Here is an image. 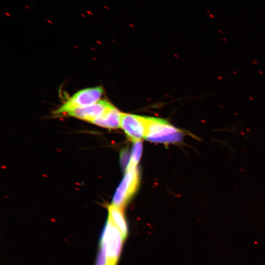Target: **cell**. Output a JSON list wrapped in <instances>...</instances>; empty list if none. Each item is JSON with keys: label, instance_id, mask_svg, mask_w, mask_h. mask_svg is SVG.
<instances>
[{"label": "cell", "instance_id": "6da1fadb", "mask_svg": "<svg viewBox=\"0 0 265 265\" xmlns=\"http://www.w3.org/2000/svg\"><path fill=\"white\" fill-rule=\"evenodd\" d=\"M124 241L120 230L108 217L101 236L95 265H117Z\"/></svg>", "mask_w": 265, "mask_h": 265}, {"label": "cell", "instance_id": "7a4b0ae2", "mask_svg": "<svg viewBox=\"0 0 265 265\" xmlns=\"http://www.w3.org/2000/svg\"><path fill=\"white\" fill-rule=\"evenodd\" d=\"M147 130L145 138L148 141L162 143H173L181 141L183 133L167 121L146 116Z\"/></svg>", "mask_w": 265, "mask_h": 265}, {"label": "cell", "instance_id": "3957f363", "mask_svg": "<svg viewBox=\"0 0 265 265\" xmlns=\"http://www.w3.org/2000/svg\"><path fill=\"white\" fill-rule=\"evenodd\" d=\"M139 183L137 166L128 164L125 176L114 193L112 205L123 209L137 190Z\"/></svg>", "mask_w": 265, "mask_h": 265}, {"label": "cell", "instance_id": "277c9868", "mask_svg": "<svg viewBox=\"0 0 265 265\" xmlns=\"http://www.w3.org/2000/svg\"><path fill=\"white\" fill-rule=\"evenodd\" d=\"M103 92L101 86L81 89L69 98L53 112V114L55 115H65L73 109L93 105L100 100Z\"/></svg>", "mask_w": 265, "mask_h": 265}, {"label": "cell", "instance_id": "5b68a950", "mask_svg": "<svg viewBox=\"0 0 265 265\" xmlns=\"http://www.w3.org/2000/svg\"><path fill=\"white\" fill-rule=\"evenodd\" d=\"M120 127L130 139L140 141L146 134V116L122 113Z\"/></svg>", "mask_w": 265, "mask_h": 265}, {"label": "cell", "instance_id": "8992f818", "mask_svg": "<svg viewBox=\"0 0 265 265\" xmlns=\"http://www.w3.org/2000/svg\"><path fill=\"white\" fill-rule=\"evenodd\" d=\"M112 105L106 100H100L97 103L68 112L65 115L91 123L101 116Z\"/></svg>", "mask_w": 265, "mask_h": 265}, {"label": "cell", "instance_id": "52a82bcc", "mask_svg": "<svg viewBox=\"0 0 265 265\" xmlns=\"http://www.w3.org/2000/svg\"><path fill=\"white\" fill-rule=\"evenodd\" d=\"M122 112L113 105L101 116L93 120L91 123L109 129L120 127Z\"/></svg>", "mask_w": 265, "mask_h": 265}, {"label": "cell", "instance_id": "ba28073f", "mask_svg": "<svg viewBox=\"0 0 265 265\" xmlns=\"http://www.w3.org/2000/svg\"><path fill=\"white\" fill-rule=\"evenodd\" d=\"M108 217L120 230L125 240L128 234V228L123 209L111 204L108 207Z\"/></svg>", "mask_w": 265, "mask_h": 265}, {"label": "cell", "instance_id": "9c48e42d", "mask_svg": "<svg viewBox=\"0 0 265 265\" xmlns=\"http://www.w3.org/2000/svg\"><path fill=\"white\" fill-rule=\"evenodd\" d=\"M142 149V143L140 141L134 142L130 161L128 164L137 166L141 156Z\"/></svg>", "mask_w": 265, "mask_h": 265}, {"label": "cell", "instance_id": "30bf717a", "mask_svg": "<svg viewBox=\"0 0 265 265\" xmlns=\"http://www.w3.org/2000/svg\"><path fill=\"white\" fill-rule=\"evenodd\" d=\"M86 12L89 14L93 15V13L91 11L87 10V11H86Z\"/></svg>", "mask_w": 265, "mask_h": 265}, {"label": "cell", "instance_id": "8fae6325", "mask_svg": "<svg viewBox=\"0 0 265 265\" xmlns=\"http://www.w3.org/2000/svg\"><path fill=\"white\" fill-rule=\"evenodd\" d=\"M5 14L8 16H10V13L9 12H5Z\"/></svg>", "mask_w": 265, "mask_h": 265}, {"label": "cell", "instance_id": "7c38bea8", "mask_svg": "<svg viewBox=\"0 0 265 265\" xmlns=\"http://www.w3.org/2000/svg\"><path fill=\"white\" fill-rule=\"evenodd\" d=\"M25 7H26L27 9H30L29 7H28L27 5H25Z\"/></svg>", "mask_w": 265, "mask_h": 265}, {"label": "cell", "instance_id": "4fadbf2b", "mask_svg": "<svg viewBox=\"0 0 265 265\" xmlns=\"http://www.w3.org/2000/svg\"><path fill=\"white\" fill-rule=\"evenodd\" d=\"M104 7L105 9H106L107 10H108V9H109V8H108L106 6H104Z\"/></svg>", "mask_w": 265, "mask_h": 265}, {"label": "cell", "instance_id": "5bb4252c", "mask_svg": "<svg viewBox=\"0 0 265 265\" xmlns=\"http://www.w3.org/2000/svg\"><path fill=\"white\" fill-rule=\"evenodd\" d=\"M80 15L84 17H86V16L84 15V14H80Z\"/></svg>", "mask_w": 265, "mask_h": 265}]
</instances>
